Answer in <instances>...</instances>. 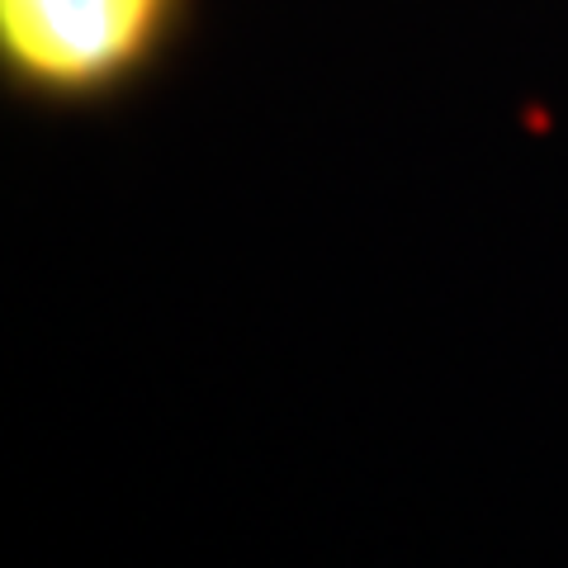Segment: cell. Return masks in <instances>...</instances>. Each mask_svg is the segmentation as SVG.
Segmentation results:
<instances>
[{
	"mask_svg": "<svg viewBox=\"0 0 568 568\" xmlns=\"http://www.w3.org/2000/svg\"><path fill=\"white\" fill-rule=\"evenodd\" d=\"M162 14L166 0H0V48L39 91L91 95L142 62Z\"/></svg>",
	"mask_w": 568,
	"mask_h": 568,
	"instance_id": "6da1fadb",
	"label": "cell"
}]
</instances>
